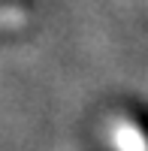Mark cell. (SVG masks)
Masks as SVG:
<instances>
[{
  "label": "cell",
  "instance_id": "1",
  "mask_svg": "<svg viewBox=\"0 0 148 151\" xmlns=\"http://www.w3.org/2000/svg\"><path fill=\"white\" fill-rule=\"evenodd\" d=\"M112 145H115V151H148V139L133 124H115Z\"/></svg>",
  "mask_w": 148,
  "mask_h": 151
}]
</instances>
